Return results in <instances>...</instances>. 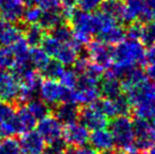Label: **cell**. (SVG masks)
Masks as SVG:
<instances>
[{
  "mask_svg": "<svg viewBox=\"0 0 155 154\" xmlns=\"http://www.w3.org/2000/svg\"><path fill=\"white\" fill-rule=\"evenodd\" d=\"M68 19L70 20V27L73 32V42L79 48L88 44L92 35L96 34L95 14L74 10Z\"/></svg>",
  "mask_w": 155,
  "mask_h": 154,
  "instance_id": "3",
  "label": "cell"
},
{
  "mask_svg": "<svg viewBox=\"0 0 155 154\" xmlns=\"http://www.w3.org/2000/svg\"><path fill=\"white\" fill-rule=\"evenodd\" d=\"M42 15V11L37 5H30L25 8L22 14V19L27 25H37L39 23L40 17Z\"/></svg>",
  "mask_w": 155,
  "mask_h": 154,
  "instance_id": "38",
  "label": "cell"
},
{
  "mask_svg": "<svg viewBox=\"0 0 155 154\" xmlns=\"http://www.w3.org/2000/svg\"><path fill=\"white\" fill-rule=\"evenodd\" d=\"M115 146L127 154H138L135 145L134 123L127 115L114 117L110 126Z\"/></svg>",
  "mask_w": 155,
  "mask_h": 154,
  "instance_id": "2",
  "label": "cell"
},
{
  "mask_svg": "<svg viewBox=\"0 0 155 154\" xmlns=\"http://www.w3.org/2000/svg\"><path fill=\"white\" fill-rule=\"evenodd\" d=\"M38 92L40 99L48 106H57L58 103L71 101L72 98V90L63 87L57 79L47 78L41 81Z\"/></svg>",
  "mask_w": 155,
  "mask_h": 154,
  "instance_id": "5",
  "label": "cell"
},
{
  "mask_svg": "<svg viewBox=\"0 0 155 154\" xmlns=\"http://www.w3.org/2000/svg\"><path fill=\"white\" fill-rule=\"evenodd\" d=\"M145 62V45L138 40L124 39L115 49H113V64L108 72L119 79L128 70Z\"/></svg>",
  "mask_w": 155,
  "mask_h": 154,
  "instance_id": "1",
  "label": "cell"
},
{
  "mask_svg": "<svg viewBox=\"0 0 155 154\" xmlns=\"http://www.w3.org/2000/svg\"><path fill=\"white\" fill-rule=\"evenodd\" d=\"M11 50H12L13 54H14L15 58V68L18 67L28 66L29 64V53H30V45L27 43L25 38H20L17 40L14 44L11 45Z\"/></svg>",
  "mask_w": 155,
  "mask_h": 154,
  "instance_id": "24",
  "label": "cell"
},
{
  "mask_svg": "<svg viewBox=\"0 0 155 154\" xmlns=\"http://www.w3.org/2000/svg\"><path fill=\"white\" fill-rule=\"evenodd\" d=\"M0 154H23L19 140L15 136L2 137L0 139Z\"/></svg>",
  "mask_w": 155,
  "mask_h": 154,
  "instance_id": "30",
  "label": "cell"
},
{
  "mask_svg": "<svg viewBox=\"0 0 155 154\" xmlns=\"http://www.w3.org/2000/svg\"><path fill=\"white\" fill-rule=\"evenodd\" d=\"M149 153H150V154H155V145H154V146L152 147V148L149 150Z\"/></svg>",
  "mask_w": 155,
  "mask_h": 154,
  "instance_id": "47",
  "label": "cell"
},
{
  "mask_svg": "<svg viewBox=\"0 0 155 154\" xmlns=\"http://www.w3.org/2000/svg\"><path fill=\"white\" fill-rule=\"evenodd\" d=\"M62 154H68V152H67V150H65V151H64V152H63Z\"/></svg>",
  "mask_w": 155,
  "mask_h": 154,
  "instance_id": "50",
  "label": "cell"
},
{
  "mask_svg": "<svg viewBox=\"0 0 155 154\" xmlns=\"http://www.w3.org/2000/svg\"><path fill=\"white\" fill-rule=\"evenodd\" d=\"M25 108L37 119V121L50 114V106H48L42 99L36 98V97H33L30 100H28Z\"/></svg>",
  "mask_w": 155,
  "mask_h": 154,
  "instance_id": "27",
  "label": "cell"
},
{
  "mask_svg": "<svg viewBox=\"0 0 155 154\" xmlns=\"http://www.w3.org/2000/svg\"><path fill=\"white\" fill-rule=\"evenodd\" d=\"M104 0H76L78 10L87 13H93L101 6Z\"/></svg>",
  "mask_w": 155,
  "mask_h": 154,
  "instance_id": "40",
  "label": "cell"
},
{
  "mask_svg": "<svg viewBox=\"0 0 155 154\" xmlns=\"http://www.w3.org/2000/svg\"><path fill=\"white\" fill-rule=\"evenodd\" d=\"M62 123L55 116L50 114L39 119L36 123V131L42 137L47 146L62 139Z\"/></svg>",
  "mask_w": 155,
  "mask_h": 154,
  "instance_id": "6",
  "label": "cell"
},
{
  "mask_svg": "<svg viewBox=\"0 0 155 154\" xmlns=\"http://www.w3.org/2000/svg\"><path fill=\"white\" fill-rule=\"evenodd\" d=\"M15 119H16V125L18 128L19 134L32 131L36 127L37 119L30 113V111L25 108V106L20 107L17 110L15 113Z\"/></svg>",
  "mask_w": 155,
  "mask_h": 154,
  "instance_id": "23",
  "label": "cell"
},
{
  "mask_svg": "<svg viewBox=\"0 0 155 154\" xmlns=\"http://www.w3.org/2000/svg\"><path fill=\"white\" fill-rule=\"evenodd\" d=\"M95 105L99 108L100 111L108 117V118H114V117L118 116V112H117L116 103H115L114 99H110V98L97 99L95 101Z\"/></svg>",
  "mask_w": 155,
  "mask_h": 154,
  "instance_id": "32",
  "label": "cell"
},
{
  "mask_svg": "<svg viewBox=\"0 0 155 154\" xmlns=\"http://www.w3.org/2000/svg\"><path fill=\"white\" fill-rule=\"evenodd\" d=\"M78 74L74 71V69H64L62 74L59 77V82L63 87L73 90L77 86Z\"/></svg>",
  "mask_w": 155,
  "mask_h": 154,
  "instance_id": "37",
  "label": "cell"
},
{
  "mask_svg": "<svg viewBox=\"0 0 155 154\" xmlns=\"http://www.w3.org/2000/svg\"><path fill=\"white\" fill-rule=\"evenodd\" d=\"M63 19H64V15H63L62 11H58V12H42V15H41L38 25L43 30H52L53 28L62 23Z\"/></svg>",
  "mask_w": 155,
  "mask_h": 154,
  "instance_id": "29",
  "label": "cell"
},
{
  "mask_svg": "<svg viewBox=\"0 0 155 154\" xmlns=\"http://www.w3.org/2000/svg\"><path fill=\"white\" fill-rule=\"evenodd\" d=\"M35 0H23V2L25 3H32V2H34Z\"/></svg>",
  "mask_w": 155,
  "mask_h": 154,
  "instance_id": "48",
  "label": "cell"
},
{
  "mask_svg": "<svg viewBox=\"0 0 155 154\" xmlns=\"http://www.w3.org/2000/svg\"><path fill=\"white\" fill-rule=\"evenodd\" d=\"M79 49L80 48L77 44H75L73 40L71 42L62 43L54 58L64 67L73 66L77 58L79 57Z\"/></svg>",
  "mask_w": 155,
  "mask_h": 154,
  "instance_id": "20",
  "label": "cell"
},
{
  "mask_svg": "<svg viewBox=\"0 0 155 154\" xmlns=\"http://www.w3.org/2000/svg\"><path fill=\"white\" fill-rule=\"evenodd\" d=\"M145 74L149 79H152L155 81V64H148Z\"/></svg>",
  "mask_w": 155,
  "mask_h": 154,
  "instance_id": "45",
  "label": "cell"
},
{
  "mask_svg": "<svg viewBox=\"0 0 155 154\" xmlns=\"http://www.w3.org/2000/svg\"><path fill=\"white\" fill-rule=\"evenodd\" d=\"M150 119H151V123H150V128H151L152 135H153V137L155 139V114Z\"/></svg>",
  "mask_w": 155,
  "mask_h": 154,
  "instance_id": "46",
  "label": "cell"
},
{
  "mask_svg": "<svg viewBox=\"0 0 155 154\" xmlns=\"http://www.w3.org/2000/svg\"><path fill=\"white\" fill-rule=\"evenodd\" d=\"M96 35L98 36V40L107 44H118L126 37V31L121 25L117 23V21H112L104 25Z\"/></svg>",
  "mask_w": 155,
  "mask_h": 154,
  "instance_id": "18",
  "label": "cell"
},
{
  "mask_svg": "<svg viewBox=\"0 0 155 154\" xmlns=\"http://www.w3.org/2000/svg\"><path fill=\"white\" fill-rule=\"evenodd\" d=\"M124 5L123 0H104L101 3V12L114 18L115 20L123 21Z\"/></svg>",
  "mask_w": 155,
  "mask_h": 154,
  "instance_id": "25",
  "label": "cell"
},
{
  "mask_svg": "<svg viewBox=\"0 0 155 154\" xmlns=\"http://www.w3.org/2000/svg\"><path fill=\"white\" fill-rule=\"evenodd\" d=\"M141 43L143 45H150L155 43V20L146 22L145 25H143V30H141V35L140 39Z\"/></svg>",
  "mask_w": 155,
  "mask_h": 154,
  "instance_id": "34",
  "label": "cell"
},
{
  "mask_svg": "<svg viewBox=\"0 0 155 154\" xmlns=\"http://www.w3.org/2000/svg\"><path fill=\"white\" fill-rule=\"evenodd\" d=\"M15 113L16 110L13 103L4 100L0 101V138L19 134Z\"/></svg>",
  "mask_w": 155,
  "mask_h": 154,
  "instance_id": "9",
  "label": "cell"
},
{
  "mask_svg": "<svg viewBox=\"0 0 155 154\" xmlns=\"http://www.w3.org/2000/svg\"><path fill=\"white\" fill-rule=\"evenodd\" d=\"M61 44V42H59L57 39L52 37L50 34L49 35H45L43 37L42 41H41V48H42V50L50 57H55L56 53L58 52Z\"/></svg>",
  "mask_w": 155,
  "mask_h": 154,
  "instance_id": "36",
  "label": "cell"
},
{
  "mask_svg": "<svg viewBox=\"0 0 155 154\" xmlns=\"http://www.w3.org/2000/svg\"><path fill=\"white\" fill-rule=\"evenodd\" d=\"M23 0H0V19L17 22L22 19L25 11Z\"/></svg>",
  "mask_w": 155,
  "mask_h": 154,
  "instance_id": "17",
  "label": "cell"
},
{
  "mask_svg": "<svg viewBox=\"0 0 155 154\" xmlns=\"http://www.w3.org/2000/svg\"><path fill=\"white\" fill-rule=\"evenodd\" d=\"M146 62L155 64V43L150 45L149 49L146 51Z\"/></svg>",
  "mask_w": 155,
  "mask_h": 154,
  "instance_id": "44",
  "label": "cell"
},
{
  "mask_svg": "<svg viewBox=\"0 0 155 154\" xmlns=\"http://www.w3.org/2000/svg\"><path fill=\"white\" fill-rule=\"evenodd\" d=\"M25 40L27 41V43L30 47H38L39 44H41V41H42L43 37L45 36V31L40 25L37 23V25H29L28 28L25 29Z\"/></svg>",
  "mask_w": 155,
  "mask_h": 154,
  "instance_id": "28",
  "label": "cell"
},
{
  "mask_svg": "<svg viewBox=\"0 0 155 154\" xmlns=\"http://www.w3.org/2000/svg\"><path fill=\"white\" fill-rule=\"evenodd\" d=\"M50 35L61 43H68L73 40V32H72L71 27L64 25L63 22L50 30Z\"/></svg>",
  "mask_w": 155,
  "mask_h": 154,
  "instance_id": "31",
  "label": "cell"
},
{
  "mask_svg": "<svg viewBox=\"0 0 155 154\" xmlns=\"http://www.w3.org/2000/svg\"><path fill=\"white\" fill-rule=\"evenodd\" d=\"M80 123L84 125L89 130H96L100 128H106L108 125V117L104 115L95 103L89 106H84V109L79 110Z\"/></svg>",
  "mask_w": 155,
  "mask_h": 154,
  "instance_id": "10",
  "label": "cell"
},
{
  "mask_svg": "<svg viewBox=\"0 0 155 154\" xmlns=\"http://www.w3.org/2000/svg\"><path fill=\"white\" fill-rule=\"evenodd\" d=\"M50 56L42 50V48L33 47L30 49L29 64L37 71H42L50 61Z\"/></svg>",
  "mask_w": 155,
  "mask_h": 154,
  "instance_id": "26",
  "label": "cell"
},
{
  "mask_svg": "<svg viewBox=\"0 0 155 154\" xmlns=\"http://www.w3.org/2000/svg\"><path fill=\"white\" fill-rule=\"evenodd\" d=\"M114 154H127V153H124V152H120V153H114Z\"/></svg>",
  "mask_w": 155,
  "mask_h": 154,
  "instance_id": "49",
  "label": "cell"
},
{
  "mask_svg": "<svg viewBox=\"0 0 155 154\" xmlns=\"http://www.w3.org/2000/svg\"><path fill=\"white\" fill-rule=\"evenodd\" d=\"M23 37V30L16 22L0 19V47H11Z\"/></svg>",
  "mask_w": 155,
  "mask_h": 154,
  "instance_id": "15",
  "label": "cell"
},
{
  "mask_svg": "<svg viewBox=\"0 0 155 154\" xmlns=\"http://www.w3.org/2000/svg\"><path fill=\"white\" fill-rule=\"evenodd\" d=\"M14 74L19 84V100L28 101L35 97V94L38 91L39 86L42 81L38 71L31 67V64H28V66L15 68Z\"/></svg>",
  "mask_w": 155,
  "mask_h": 154,
  "instance_id": "4",
  "label": "cell"
},
{
  "mask_svg": "<svg viewBox=\"0 0 155 154\" xmlns=\"http://www.w3.org/2000/svg\"><path fill=\"white\" fill-rule=\"evenodd\" d=\"M153 88H154V90H155V84H153Z\"/></svg>",
  "mask_w": 155,
  "mask_h": 154,
  "instance_id": "51",
  "label": "cell"
},
{
  "mask_svg": "<svg viewBox=\"0 0 155 154\" xmlns=\"http://www.w3.org/2000/svg\"><path fill=\"white\" fill-rule=\"evenodd\" d=\"M89 137H90L89 129L77 120L64 125L63 127L62 140L67 146H71L74 148L86 146L89 143Z\"/></svg>",
  "mask_w": 155,
  "mask_h": 154,
  "instance_id": "8",
  "label": "cell"
},
{
  "mask_svg": "<svg viewBox=\"0 0 155 154\" xmlns=\"http://www.w3.org/2000/svg\"><path fill=\"white\" fill-rule=\"evenodd\" d=\"M100 91L98 86H76L72 90L71 101L75 105L89 106L99 98Z\"/></svg>",
  "mask_w": 155,
  "mask_h": 154,
  "instance_id": "16",
  "label": "cell"
},
{
  "mask_svg": "<svg viewBox=\"0 0 155 154\" xmlns=\"http://www.w3.org/2000/svg\"><path fill=\"white\" fill-rule=\"evenodd\" d=\"M23 154H43L47 144L37 131H29L21 134L19 139Z\"/></svg>",
  "mask_w": 155,
  "mask_h": 154,
  "instance_id": "14",
  "label": "cell"
},
{
  "mask_svg": "<svg viewBox=\"0 0 155 154\" xmlns=\"http://www.w3.org/2000/svg\"><path fill=\"white\" fill-rule=\"evenodd\" d=\"M87 48L88 58L92 64L101 67L104 70L110 68L113 61V48L110 44L95 40L89 42Z\"/></svg>",
  "mask_w": 155,
  "mask_h": 154,
  "instance_id": "7",
  "label": "cell"
},
{
  "mask_svg": "<svg viewBox=\"0 0 155 154\" xmlns=\"http://www.w3.org/2000/svg\"><path fill=\"white\" fill-rule=\"evenodd\" d=\"M54 116L62 125H68V123L77 120L79 117V109H78L77 105L71 103V101L58 103L55 108V115Z\"/></svg>",
  "mask_w": 155,
  "mask_h": 154,
  "instance_id": "19",
  "label": "cell"
},
{
  "mask_svg": "<svg viewBox=\"0 0 155 154\" xmlns=\"http://www.w3.org/2000/svg\"><path fill=\"white\" fill-rule=\"evenodd\" d=\"M100 94L104 96V98L114 99L121 95V84L118 78L111 75L109 72L104 74V79L100 84Z\"/></svg>",
  "mask_w": 155,
  "mask_h": 154,
  "instance_id": "21",
  "label": "cell"
},
{
  "mask_svg": "<svg viewBox=\"0 0 155 154\" xmlns=\"http://www.w3.org/2000/svg\"><path fill=\"white\" fill-rule=\"evenodd\" d=\"M148 79V77L146 76L145 72L141 69L138 68H132L130 70H128L126 73L121 76V89L126 92L130 91L131 89L135 88V87L139 86L140 84H143V81Z\"/></svg>",
  "mask_w": 155,
  "mask_h": 154,
  "instance_id": "22",
  "label": "cell"
},
{
  "mask_svg": "<svg viewBox=\"0 0 155 154\" xmlns=\"http://www.w3.org/2000/svg\"><path fill=\"white\" fill-rule=\"evenodd\" d=\"M134 123L135 145L138 151L146 152L154 146V137L152 135L150 123L148 119L136 118Z\"/></svg>",
  "mask_w": 155,
  "mask_h": 154,
  "instance_id": "11",
  "label": "cell"
},
{
  "mask_svg": "<svg viewBox=\"0 0 155 154\" xmlns=\"http://www.w3.org/2000/svg\"><path fill=\"white\" fill-rule=\"evenodd\" d=\"M19 84L14 73L0 70V98L1 100L13 103L18 99Z\"/></svg>",
  "mask_w": 155,
  "mask_h": 154,
  "instance_id": "12",
  "label": "cell"
},
{
  "mask_svg": "<svg viewBox=\"0 0 155 154\" xmlns=\"http://www.w3.org/2000/svg\"><path fill=\"white\" fill-rule=\"evenodd\" d=\"M89 143L96 152L101 153L110 152L115 147L112 133L107 128L93 130V132L90 134V137H89Z\"/></svg>",
  "mask_w": 155,
  "mask_h": 154,
  "instance_id": "13",
  "label": "cell"
},
{
  "mask_svg": "<svg viewBox=\"0 0 155 154\" xmlns=\"http://www.w3.org/2000/svg\"><path fill=\"white\" fill-rule=\"evenodd\" d=\"M141 30L143 25L139 21H133L128 27L126 31V36L129 39H134V40H139L141 35Z\"/></svg>",
  "mask_w": 155,
  "mask_h": 154,
  "instance_id": "41",
  "label": "cell"
},
{
  "mask_svg": "<svg viewBox=\"0 0 155 154\" xmlns=\"http://www.w3.org/2000/svg\"><path fill=\"white\" fill-rule=\"evenodd\" d=\"M35 3L42 12L62 11V4L60 0H35Z\"/></svg>",
  "mask_w": 155,
  "mask_h": 154,
  "instance_id": "39",
  "label": "cell"
},
{
  "mask_svg": "<svg viewBox=\"0 0 155 154\" xmlns=\"http://www.w3.org/2000/svg\"><path fill=\"white\" fill-rule=\"evenodd\" d=\"M67 152L68 154H97V152L94 150L92 147H87V146L70 149V150H67Z\"/></svg>",
  "mask_w": 155,
  "mask_h": 154,
  "instance_id": "43",
  "label": "cell"
},
{
  "mask_svg": "<svg viewBox=\"0 0 155 154\" xmlns=\"http://www.w3.org/2000/svg\"><path fill=\"white\" fill-rule=\"evenodd\" d=\"M15 67V58L10 47L0 48V70H10Z\"/></svg>",
  "mask_w": 155,
  "mask_h": 154,
  "instance_id": "33",
  "label": "cell"
},
{
  "mask_svg": "<svg viewBox=\"0 0 155 154\" xmlns=\"http://www.w3.org/2000/svg\"><path fill=\"white\" fill-rule=\"evenodd\" d=\"M63 70H64V66L60 64L59 61L54 59L50 60L49 64L45 66V68L41 72L47 76V78H50V79H59Z\"/></svg>",
  "mask_w": 155,
  "mask_h": 154,
  "instance_id": "35",
  "label": "cell"
},
{
  "mask_svg": "<svg viewBox=\"0 0 155 154\" xmlns=\"http://www.w3.org/2000/svg\"><path fill=\"white\" fill-rule=\"evenodd\" d=\"M60 1L62 4V13L64 15V18H69L71 13L75 10L74 5L76 4V0H60Z\"/></svg>",
  "mask_w": 155,
  "mask_h": 154,
  "instance_id": "42",
  "label": "cell"
}]
</instances>
